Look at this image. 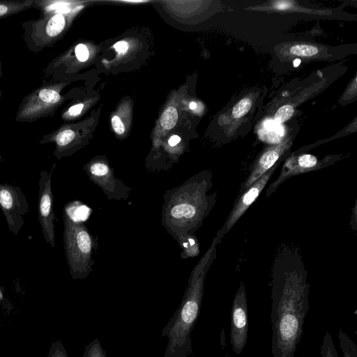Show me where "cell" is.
I'll use <instances>...</instances> for the list:
<instances>
[{
	"label": "cell",
	"mask_w": 357,
	"mask_h": 357,
	"mask_svg": "<svg viewBox=\"0 0 357 357\" xmlns=\"http://www.w3.org/2000/svg\"><path fill=\"white\" fill-rule=\"evenodd\" d=\"M3 160V158L2 155L0 153V162H2Z\"/></svg>",
	"instance_id": "obj_29"
},
{
	"label": "cell",
	"mask_w": 357,
	"mask_h": 357,
	"mask_svg": "<svg viewBox=\"0 0 357 357\" xmlns=\"http://www.w3.org/2000/svg\"><path fill=\"white\" fill-rule=\"evenodd\" d=\"M321 357H338L337 351L335 347L331 334L326 331L320 347Z\"/></svg>",
	"instance_id": "obj_16"
},
{
	"label": "cell",
	"mask_w": 357,
	"mask_h": 357,
	"mask_svg": "<svg viewBox=\"0 0 357 357\" xmlns=\"http://www.w3.org/2000/svg\"><path fill=\"white\" fill-rule=\"evenodd\" d=\"M294 108L290 105L280 107L274 115V120L278 123H282L289 119L294 114Z\"/></svg>",
	"instance_id": "obj_21"
},
{
	"label": "cell",
	"mask_w": 357,
	"mask_h": 357,
	"mask_svg": "<svg viewBox=\"0 0 357 357\" xmlns=\"http://www.w3.org/2000/svg\"><path fill=\"white\" fill-rule=\"evenodd\" d=\"M56 165L50 173L43 170L38 181V216L45 241L52 248L55 247L54 197L52 190V175Z\"/></svg>",
	"instance_id": "obj_8"
},
{
	"label": "cell",
	"mask_w": 357,
	"mask_h": 357,
	"mask_svg": "<svg viewBox=\"0 0 357 357\" xmlns=\"http://www.w3.org/2000/svg\"><path fill=\"white\" fill-rule=\"evenodd\" d=\"M68 10L41 11L39 18L22 22V38L28 50L33 53L52 46L67 26Z\"/></svg>",
	"instance_id": "obj_5"
},
{
	"label": "cell",
	"mask_w": 357,
	"mask_h": 357,
	"mask_svg": "<svg viewBox=\"0 0 357 357\" xmlns=\"http://www.w3.org/2000/svg\"><path fill=\"white\" fill-rule=\"evenodd\" d=\"M178 120V112L175 107H168L160 117L161 126L167 130L173 128Z\"/></svg>",
	"instance_id": "obj_17"
},
{
	"label": "cell",
	"mask_w": 357,
	"mask_h": 357,
	"mask_svg": "<svg viewBox=\"0 0 357 357\" xmlns=\"http://www.w3.org/2000/svg\"><path fill=\"white\" fill-rule=\"evenodd\" d=\"M35 0H0V19L8 17L34 7Z\"/></svg>",
	"instance_id": "obj_14"
},
{
	"label": "cell",
	"mask_w": 357,
	"mask_h": 357,
	"mask_svg": "<svg viewBox=\"0 0 357 357\" xmlns=\"http://www.w3.org/2000/svg\"><path fill=\"white\" fill-rule=\"evenodd\" d=\"M321 164L311 154L292 156L286 160L281 173L274 183L269 185L268 195L287 178L319 169Z\"/></svg>",
	"instance_id": "obj_13"
},
{
	"label": "cell",
	"mask_w": 357,
	"mask_h": 357,
	"mask_svg": "<svg viewBox=\"0 0 357 357\" xmlns=\"http://www.w3.org/2000/svg\"><path fill=\"white\" fill-rule=\"evenodd\" d=\"M47 357H68L66 349L60 340L52 344Z\"/></svg>",
	"instance_id": "obj_22"
},
{
	"label": "cell",
	"mask_w": 357,
	"mask_h": 357,
	"mask_svg": "<svg viewBox=\"0 0 357 357\" xmlns=\"http://www.w3.org/2000/svg\"><path fill=\"white\" fill-rule=\"evenodd\" d=\"M74 53L76 59L79 62H84L89 59L88 48L82 43H79L75 47Z\"/></svg>",
	"instance_id": "obj_23"
},
{
	"label": "cell",
	"mask_w": 357,
	"mask_h": 357,
	"mask_svg": "<svg viewBox=\"0 0 357 357\" xmlns=\"http://www.w3.org/2000/svg\"><path fill=\"white\" fill-rule=\"evenodd\" d=\"M197 107V104L195 102H191L189 105V107L190 109H195Z\"/></svg>",
	"instance_id": "obj_28"
},
{
	"label": "cell",
	"mask_w": 357,
	"mask_h": 357,
	"mask_svg": "<svg viewBox=\"0 0 357 357\" xmlns=\"http://www.w3.org/2000/svg\"><path fill=\"white\" fill-rule=\"evenodd\" d=\"M82 357H107V356L100 340L96 338L86 344Z\"/></svg>",
	"instance_id": "obj_18"
},
{
	"label": "cell",
	"mask_w": 357,
	"mask_h": 357,
	"mask_svg": "<svg viewBox=\"0 0 357 357\" xmlns=\"http://www.w3.org/2000/svg\"><path fill=\"white\" fill-rule=\"evenodd\" d=\"M181 142V137L176 135H172L168 140L170 146H174Z\"/></svg>",
	"instance_id": "obj_26"
},
{
	"label": "cell",
	"mask_w": 357,
	"mask_h": 357,
	"mask_svg": "<svg viewBox=\"0 0 357 357\" xmlns=\"http://www.w3.org/2000/svg\"><path fill=\"white\" fill-rule=\"evenodd\" d=\"M0 208L9 230L17 235L29 211L28 201L18 186L0 183Z\"/></svg>",
	"instance_id": "obj_7"
},
{
	"label": "cell",
	"mask_w": 357,
	"mask_h": 357,
	"mask_svg": "<svg viewBox=\"0 0 357 357\" xmlns=\"http://www.w3.org/2000/svg\"><path fill=\"white\" fill-rule=\"evenodd\" d=\"M252 107V100L249 98H243L239 100L232 109V116L235 119H240L248 112Z\"/></svg>",
	"instance_id": "obj_20"
},
{
	"label": "cell",
	"mask_w": 357,
	"mask_h": 357,
	"mask_svg": "<svg viewBox=\"0 0 357 357\" xmlns=\"http://www.w3.org/2000/svg\"><path fill=\"white\" fill-rule=\"evenodd\" d=\"M309 285L299 272L275 281L272 291V357H294L309 309Z\"/></svg>",
	"instance_id": "obj_1"
},
{
	"label": "cell",
	"mask_w": 357,
	"mask_h": 357,
	"mask_svg": "<svg viewBox=\"0 0 357 357\" xmlns=\"http://www.w3.org/2000/svg\"><path fill=\"white\" fill-rule=\"evenodd\" d=\"M225 357H231V356L230 355H229V354H226V355L225 356Z\"/></svg>",
	"instance_id": "obj_31"
},
{
	"label": "cell",
	"mask_w": 357,
	"mask_h": 357,
	"mask_svg": "<svg viewBox=\"0 0 357 357\" xmlns=\"http://www.w3.org/2000/svg\"><path fill=\"white\" fill-rule=\"evenodd\" d=\"M319 51L318 47L310 45H295L289 49L291 55L303 57L313 56L317 54Z\"/></svg>",
	"instance_id": "obj_19"
},
{
	"label": "cell",
	"mask_w": 357,
	"mask_h": 357,
	"mask_svg": "<svg viewBox=\"0 0 357 357\" xmlns=\"http://www.w3.org/2000/svg\"><path fill=\"white\" fill-rule=\"evenodd\" d=\"M279 164L280 162H278L272 168L245 190V192L236 202L222 229L218 233L220 234V236L218 235L219 238L231 229L249 206L256 200Z\"/></svg>",
	"instance_id": "obj_11"
},
{
	"label": "cell",
	"mask_w": 357,
	"mask_h": 357,
	"mask_svg": "<svg viewBox=\"0 0 357 357\" xmlns=\"http://www.w3.org/2000/svg\"><path fill=\"white\" fill-rule=\"evenodd\" d=\"M114 47L116 50V51L118 52V54H123L127 52V51L129 48V45L126 41L121 40V41L116 43L114 45Z\"/></svg>",
	"instance_id": "obj_25"
},
{
	"label": "cell",
	"mask_w": 357,
	"mask_h": 357,
	"mask_svg": "<svg viewBox=\"0 0 357 357\" xmlns=\"http://www.w3.org/2000/svg\"><path fill=\"white\" fill-rule=\"evenodd\" d=\"M291 142V137H288L280 144L269 146L264 150L254 164L249 176L242 185L241 190L247 189L272 168L282 155L289 148Z\"/></svg>",
	"instance_id": "obj_12"
},
{
	"label": "cell",
	"mask_w": 357,
	"mask_h": 357,
	"mask_svg": "<svg viewBox=\"0 0 357 357\" xmlns=\"http://www.w3.org/2000/svg\"><path fill=\"white\" fill-rule=\"evenodd\" d=\"M1 77H2V62H1V60L0 59V100H1V96H2V91H1Z\"/></svg>",
	"instance_id": "obj_27"
},
{
	"label": "cell",
	"mask_w": 357,
	"mask_h": 357,
	"mask_svg": "<svg viewBox=\"0 0 357 357\" xmlns=\"http://www.w3.org/2000/svg\"><path fill=\"white\" fill-rule=\"evenodd\" d=\"M2 296H3V294H2V292H1V289H0V298H2Z\"/></svg>",
	"instance_id": "obj_30"
},
{
	"label": "cell",
	"mask_w": 357,
	"mask_h": 357,
	"mask_svg": "<svg viewBox=\"0 0 357 357\" xmlns=\"http://www.w3.org/2000/svg\"><path fill=\"white\" fill-rule=\"evenodd\" d=\"M218 236L192 270L179 307L162 330L167 345L163 357H188L192 354L191 332L199 317L204 279L215 255Z\"/></svg>",
	"instance_id": "obj_3"
},
{
	"label": "cell",
	"mask_w": 357,
	"mask_h": 357,
	"mask_svg": "<svg viewBox=\"0 0 357 357\" xmlns=\"http://www.w3.org/2000/svg\"><path fill=\"white\" fill-rule=\"evenodd\" d=\"M112 126L114 131L118 135H122L125 132V126L118 116L112 118Z\"/></svg>",
	"instance_id": "obj_24"
},
{
	"label": "cell",
	"mask_w": 357,
	"mask_h": 357,
	"mask_svg": "<svg viewBox=\"0 0 357 357\" xmlns=\"http://www.w3.org/2000/svg\"><path fill=\"white\" fill-rule=\"evenodd\" d=\"M248 314L245 287L242 282L234 296L230 318V342L234 352L239 355L248 340Z\"/></svg>",
	"instance_id": "obj_10"
},
{
	"label": "cell",
	"mask_w": 357,
	"mask_h": 357,
	"mask_svg": "<svg viewBox=\"0 0 357 357\" xmlns=\"http://www.w3.org/2000/svg\"><path fill=\"white\" fill-rule=\"evenodd\" d=\"M63 243L69 272L73 280H82L93 271L94 255L98 238L80 220L71 215L66 206L63 211Z\"/></svg>",
	"instance_id": "obj_4"
},
{
	"label": "cell",
	"mask_w": 357,
	"mask_h": 357,
	"mask_svg": "<svg viewBox=\"0 0 357 357\" xmlns=\"http://www.w3.org/2000/svg\"><path fill=\"white\" fill-rule=\"evenodd\" d=\"M90 181L98 185L109 199H127L132 188L118 179L113 169L104 160L91 161L84 167Z\"/></svg>",
	"instance_id": "obj_9"
},
{
	"label": "cell",
	"mask_w": 357,
	"mask_h": 357,
	"mask_svg": "<svg viewBox=\"0 0 357 357\" xmlns=\"http://www.w3.org/2000/svg\"><path fill=\"white\" fill-rule=\"evenodd\" d=\"M63 83L45 82L41 86L27 94L21 101L15 121L33 123L52 116L62 101L60 94Z\"/></svg>",
	"instance_id": "obj_6"
},
{
	"label": "cell",
	"mask_w": 357,
	"mask_h": 357,
	"mask_svg": "<svg viewBox=\"0 0 357 357\" xmlns=\"http://www.w3.org/2000/svg\"><path fill=\"white\" fill-rule=\"evenodd\" d=\"M210 178L208 173H199L164 195L162 225L179 245L194 236L211 210Z\"/></svg>",
	"instance_id": "obj_2"
},
{
	"label": "cell",
	"mask_w": 357,
	"mask_h": 357,
	"mask_svg": "<svg viewBox=\"0 0 357 357\" xmlns=\"http://www.w3.org/2000/svg\"><path fill=\"white\" fill-rule=\"evenodd\" d=\"M337 337L343 356L357 357V346L342 328L339 330Z\"/></svg>",
	"instance_id": "obj_15"
}]
</instances>
